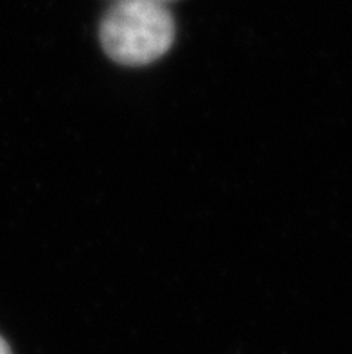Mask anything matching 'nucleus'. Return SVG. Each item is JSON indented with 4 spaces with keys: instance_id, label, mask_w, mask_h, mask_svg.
I'll list each match as a JSON object with an SVG mask.
<instances>
[{
    "instance_id": "f257e3e1",
    "label": "nucleus",
    "mask_w": 352,
    "mask_h": 354,
    "mask_svg": "<svg viewBox=\"0 0 352 354\" xmlns=\"http://www.w3.org/2000/svg\"><path fill=\"white\" fill-rule=\"evenodd\" d=\"M174 40V20L160 0H119L101 24V44L122 65H147Z\"/></svg>"
},
{
    "instance_id": "f03ea898",
    "label": "nucleus",
    "mask_w": 352,
    "mask_h": 354,
    "mask_svg": "<svg viewBox=\"0 0 352 354\" xmlns=\"http://www.w3.org/2000/svg\"><path fill=\"white\" fill-rule=\"evenodd\" d=\"M0 354H11V349L2 337H0Z\"/></svg>"
},
{
    "instance_id": "7ed1b4c3",
    "label": "nucleus",
    "mask_w": 352,
    "mask_h": 354,
    "mask_svg": "<svg viewBox=\"0 0 352 354\" xmlns=\"http://www.w3.org/2000/svg\"><path fill=\"white\" fill-rule=\"evenodd\" d=\"M160 2H167V0H160Z\"/></svg>"
}]
</instances>
